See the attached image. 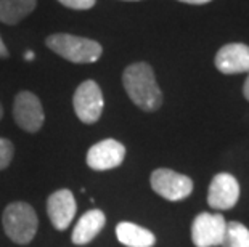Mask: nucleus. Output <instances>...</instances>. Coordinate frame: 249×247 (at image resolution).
Returning a JSON list of instances; mask_svg holds the SVG:
<instances>
[{
  "instance_id": "19",
  "label": "nucleus",
  "mask_w": 249,
  "mask_h": 247,
  "mask_svg": "<svg viewBox=\"0 0 249 247\" xmlns=\"http://www.w3.org/2000/svg\"><path fill=\"white\" fill-rule=\"evenodd\" d=\"M0 58H8V50H7V47H5L2 37H0Z\"/></svg>"
},
{
  "instance_id": "2",
  "label": "nucleus",
  "mask_w": 249,
  "mask_h": 247,
  "mask_svg": "<svg viewBox=\"0 0 249 247\" xmlns=\"http://www.w3.org/2000/svg\"><path fill=\"white\" fill-rule=\"evenodd\" d=\"M45 45L58 56L76 65L95 63L103 53V49L98 42L71 34H52L45 39Z\"/></svg>"
},
{
  "instance_id": "6",
  "label": "nucleus",
  "mask_w": 249,
  "mask_h": 247,
  "mask_svg": "<svg viewBox=\"0 0 249 247\" xmlns=\"http://www.w3.org/2000/svg\"><path fill=\"white\" fill-rule=\"evenodd\" d=\"M13 115L18 127L29 133L39 132L45 120L44 108H42L40 99L33 92L28 90L19 92L17 98H15Z\"/></svg>"
},
{
  "instance_id": "23",
  "label": "nucleus",
  "mask_w": 249,
  "mask_h": 247,
  "mask_svg": "<svg viewBox=\"0 0 249 247\" xmlns=\"http://www.w3.org/2000/svg\"><path fill=\"white\" fill-rule=\"evenodd\" d=\"M130 2H134V0H130Z\"/></svg>"
},
{
  "instance_id": "14",
  "label": "nucleus",
  "mask_w": 249,
  "mask_h": 247,
  "mask_svg": "<svg viewBox=\"0 0 249 247\" xmlns=\"http://www.w3.org/2000/svg\"><path fill=\"white\" fill-rule=\"evenodd\" d=\"M37 0H0V23L15 26L34 12Z\"/></svg>"
},
{
  "instance_id": "9",
  "label": "nucleus",
  "mask_w": 249,
  "mask_h": 247,
  "mask_svg": "<svg viewBox=\"0 0 249 247\" xmlns=\"http://www.w3.org/2000/svg\"><path fill=\"white\" fill-rule=\"evenodd\" d=\"M240 199V183L230 173H217L208 191V204L217 210H229Z\"/></svg>"
},
{
  "instance_id": "22",
  "label": "nucleus",
  "mask_w": 249,
  "mask_h": 247,
  "mask_svg": "<svg viewBox=\"0 0 249 247\" xmlns=\"http://www.w3.org/2000/svg\"><path fill=\"white\" fill-rule=\"evenodd\" d=\"M2 115H3V109H2V104H0V119H2Z\"/></svg>"
},
{
  "instance_id": "17",
  "label": "nucleus",
  "mask_w": 249,
  "mask_h": 247,
  "mask_svg": "<svg viewBox=\"0 0 249 247\" xmlns=\"http://www.w3.org/2000/svg\"><path fill=\"white\" fill-rule=\"evenodd\" d=\"M58 2L72 10H89L93 7L97 0H58Z\"/></svg>"
},
{
  "instance_id": "4",
  "label": "nucleus",
  "mask_w": 249,
  "mask_h": 247,
  "mask_svg": "<svg viewBox=\"0 0 249 247\" xmlns=\"http://www.w3.org/2000/svg\"><path fill=\"white\" fill-rule=\"evenodd\" d=\"M150 181L153 191L167 201H182L193 191L192 178L171 169H156Z\"/></svg>"
},
{
  "instance_id": "21",
  "label": "nucleus",
  "mask_w": 249,
  "mask_h": 247,
  "mask_svg": "<svg viewBox=\"0 0 249 247\" xmlns=\"http://www.w3.org/2000/svg\"><path fill=\"white\" fill-rule=\"evenodd\" d=\"M34 51H31V50H28V51H26V53H24V60L26 61H33L34 60Z\"/></svg>"
},
{
  "instance_id": "18",
  "label": "nucleus",
  "mask_w": 249,
  "mask_h": 247,
  "mask_svg": "<svg viewBox=\"0 0 249 247\" xmlns=\"http://www.w3.org/2000/svg\"><path fill=\"white\" fill-rule=\"evenodd\" d=\"M178 2L190 3V5H204V3H209L211 0H178Z\"/></svg>"
},
{
  "instance_id": "12",
  "label": "nucleus",
  "mask_w": 249,
  "mask_h": 247,
  "mask_svg": "<svg viewBox=\"0 0 249 247\" xmlns=\"http://www.w3.org/2000/svg\"><path fill=\"white\" fill-rule=\"evenodd\" d=\"M105 223H107V217L100 209L89 210L79 218L76 227L72 230L71 241L76 246H86L97 236L100 231L103 230Z\"/></svg>"
},
{
  "instance_id": "3",
  "label": "nucleus",
  "mask_w": 249,
  "mask_h": 247,
  "mask_svg": "<svg viewBox=\"0 0 249 247\" xmlns=\"http://www.w3.org/2000/svg\"><path fill=\"white\" fill-rule=\"evenodd\" d=\"M39 227L36 210L26 202L8 204L3 212V230L13 243L29 244Z\"/></svg>"
},
{
  "instance_id": "16",
  "label": "nucleus",
  "mask_w": 249,
  "mask_h": 247,
  "mask_svg": "<svg viewBox=\"0 0 249 247\" xmlns=\"http://www.w3.org/2000/svg\"><path fill=\"white\" fill-rule=\"evenodd\" d=\"M13 159V143L7 138H0V170L7 169Z\"/></svg>"
},
{
  "instance_id": "5",
  "label": "nucleus",
  "mask_w": 249,
  "mask_h": 247,
  "mask_svg": "<svg viewBox=\"0 0 249 247\" xmlns=\"http://www.w3.org/2000/svg\"><path fill=\"white\" fill-rule=\"evenodd\" d=\"M103 93L95 81H86L76 88L72 97L74 113L84 124H95L103 113Z\"/></svg>"
},
{
  "instance_id": "10",
  "label": "nucleus",
  "mask_w": 249,
  "mask_h": 247,
  "mask_svg": "<svg viewBox=\"0 0 249 247\" xmlns=\"http://www.w3.org/2000/svg\"><path fill=\"white\" fill-rule=\"evenodd\" d=\"M77 206L70 190H58L47 199V214L56 230H66L76 217Z\"/></svg>"
},
{
  "instance_id": "7",
  "label": "nucleus",
  "mask_w": 249,
  "mask_h": 247,
  "mask_svg": "<svg viewBox=\"0 0 249 247\" xmlns=\"http://www.w3.org/2000/svg\"><path fill=\"white\" fill-rule=\"evenodd\" d=\"M227 222L222 214L203 212L192 223V241L196 247H215L222 244Z\"/></svg>"
},
{
  "instance_id": "1",
  "label": "nucleus",
  "mask_w": 249,
  "mask_h": 247,
  "mask_svg": "<svg viewBox=\"0 0 249 247\" xmlns=\"http://www.w3.org/2000/svg\"><path fill=\"white\" fill-rule=\"evenodd\" d=\"M123 85L135 106L146 113L158 111L162 104V93L158 85L155 71L148 63H134L123 74Z\"/></svg>"
},
{
  "instance_id": "15",
  "label": "nucleus",
  "mask_w": 249,
  "mask_h": 247,
  "mask_svg": "<svg viewBox=\"0 0 249 247\" xmlns=\"http://www.w3.org/2000/svg\"><path fill=\"white\" fill-rule=\"evenodd\" d=\"M222 247H249V230L240 222H227Z\"/></svg>"
},
{
  "instance_id": "20",
  "label": "nucleus",
  "mask_w": 249,
  "mask_h": 247,
  "mask_svg": "<svg viewBox=\"0 0 249 247\" xmlns=\"http://www.w3.org/2000/svg\"><path fill=\"white\" fill-rule=\"evenodd\" d=\"M243 95H245V98L249 101V76H248V79H246L245 85H243Z\"/></svg>"
},
{
  "instance_id": "11",
  "label": "nucleus",
  "mask_w": 249,
  "mask_h": 247,
  "mask_svg": "<svg viewBox=\"0 0 249 247\" xmlns=\"http://www.w3.org/2000/svg\"><path fill=\"white\" fill-rule=\"evenodd\" d=\"M215 67L222 74L249 72V47L246 44H227L217 51Z\"/></svg>"
},
{
  "instance_id": "8",
  "label": "nucleus",
  "mask_w": 249,
  "mask_h": 247,
  "mask_svg": "<svg viewBox=\"0 0 249 247\" xmlns=\"http://www.w3.org/2000/svg\"><path fill=\"white\" fill-rule=\"evenodd\" d=\"M125 157V146L118 140L108 138L95 143L87 151V165L93 170H109L123 164Z\"/></svg>"
},
{
  "instance_id": "13",
  "label": "nucleus",
  "mask_w": 249,
  "mask_h": 247,
  "mask_svg": "<svg viewBox=\"0 0 249 247\" xmlns=\"http://www.w3.org/2000/svg\"><path fill=\"white\" fill-rule=\"evenodd\" d=\"M116 236L119 243L127 247H153L156 243L155 234L150 230L130 222H121L116 227Z\"/></svg>"
}]
</instances>
